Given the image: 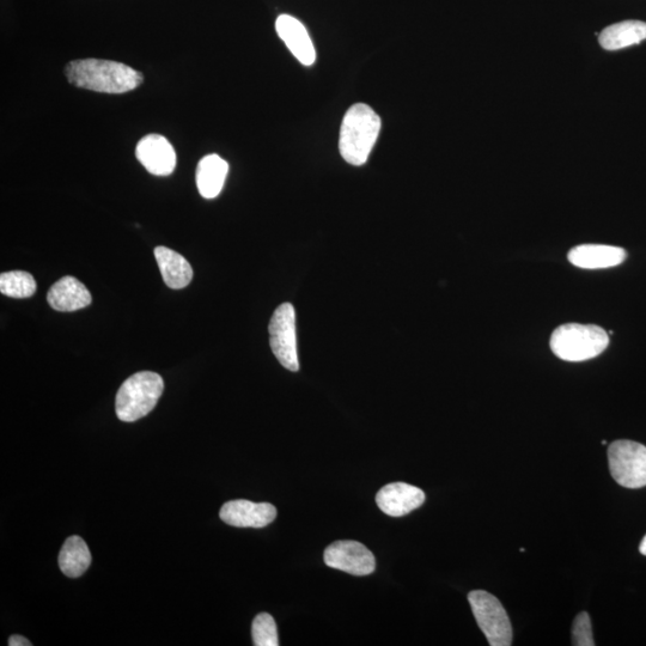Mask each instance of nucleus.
Segmentation results:
<instances>
[{"instance_id": "nucleus-1", "label": "nucleus", "mask_w": 646, "mask_h": 646, "mask_svg": "<svg viewBox=\"0 0 646 646\" xmlns=\"http://www.w3.org/2000/svg\"><path fill=\"white\" fill-rule=\"evenodd\" d=\"M65 76L77 88L103 94H125L143 83V75L132 67L111 60H75L65 67Z\"/></svg>"}, {"instance_id": "nucleus-2", "label": "nucleus", "mask_w": 646, "mask_h": 646, "mask_svg": "<svg viewBox=\"0 0 646 646\" xmlns=\"http://www.w3.org/2000/svg\"><path fill=\"white\" fill-rule=\"evenodd\" d=\"M381 118L373 108L357 103L345 114L340 127L339 150L352 166L367 163L381 132Z\"/></svg>"}, {"instance_id": "nucleus-3", "label": "nucleus", "mask_w": 646, "mask_h": 646, "mask_svg": "<svg viewBox=\"0 0 646 646\" xmlns=\"http://www.w3.org/2000/svg\"><path fill=\"white\" fill-rule=\"evenodd\" d=\"M609 345L608 333L595 325L566 323L552 333L551 349L566 362H584L600 356Z\"/></svg>"}, {"instance_id": "nucleus-4", "label": "nucleus", "mask_w": 646, "mask_h": 646, "mask_svg": "<svg viewBox=\"0 0 646 646\" xmlns=\"http://www.w3.org/2000/svg\"><path fill=\"white\" fill-rule=\"evenodd\" d=\"M164 382L160 375L142 371L127 379L120 387L115 411L121 422L132 423L148 416L160 400Z\"/></svg>"}, {"instance_id": "nucleus-5", "label": "nucleus", "mask_w": 646, "mask_h": 646, "mask_svg": "<svg viewBox=\"0 0 646 646\" xmlns=\"http://www.w3.org/2000/svg\"><path fill=\"white\" fill-rule=\"evenodd\" d=\"M468 601L487 642L491 646H510L513 643V626L497 597L484 590H474L468 594Z\"/></svg>"}, {"instance_id": "nucleus-6", "label": "nucleus", "mask_w": 646, "mask_h": 646, "mask_svg": "<svg viewBox=\"0 0 646 646\" xmlns=\"http://www.w3.org/2000/svg\"><path fill=\"white\" fill-rule=\"evenodd\" d=\"M609 471L621 486L641 489L646 486V447L641 443L615 441L608 449Z\"/></svg>"}, {"instance_id": "nucleus-7", "label": "nucleus", "mask_w": 646, "mask_h": 646, "mask_svg": "<svg viewBox=\"0 0 646 646\" xmlns=\"http://www.w3.org/2000/svg\"><path fill=\"white\" fill-rule=\"evenodd\" d=\"M273 355L280 364L290 371L300 370L296 338V313L290 303H283L273 313L268 326Z\"/></svg>"}, {"instance_id": "nucleus-8", "label": "nucleus", "mask_w": 646, "mask_h": 646, "mask_svg": "<svg viewBox=\"0 0 646 646\" xmlns=\"http://www.w3.org/2000/svg\"><path fill=\"white\" fill-rule=\"evenodd\" d=\"M325 563L329 568L347 572L353 576L373 574L376 568L374 554L357 541H337L325 551Z\"/></svg>"}, {"instance_id": "nucleus-9", "label": "nucleus", "mask_w": 646, "mask_h": 646, "mask_svg": "<svg viewBox=\"0 0 646 646\" xmlns=\"http://www.w3.org/2000/svg\"><path fill=\"white\" fill-rule=\"evenodd\" d=\"M219 517L229 526L237 528H264L276 520L277 509L270 503L237 499L225 503Z\"/></svg>"}, {"instance_id": "nucleus-10", "label": "nucleus", "mask_w": 646, "mask_h": 646, "mask_svg": "<svg viewBox=\"0 0 646 646\" xmlns=\"http://www.w3.org/2000/svg\"><path fill=\"white\" fill-rule=\"evenodd\" d=\"M136 156L142 166L152 175L168 176L176 167V152L166 137L149 134L137 145Z\"/></svg>"}, {"instance_id": "nucleus-11", "label": "nucleus", "mask_w": 646, "mask_h": 646, "mask_svg": "<svg viewBox=\"0 0 646 646\" xmlns=\"http://www.w3.org/2000/svg\"><path fill=\"white\" fill-rule=\"evenodd\" d=\"M425 502V493L416 486L393 483L382 487L377 493L376 503L388 516L401 517L410 514Z\"/></svg>"}, {"instance_id": "nucleus-12", "label": "nucleus", "mask_w": 646, "mask_h": 646, "mask_svg": "<svg viewBox=\"0 0 646 646\" xmlns=\"http://www.w3.org/2000/svg\"><path fill=\"white\" fill-rule=\"evenodd\" d=\"M276 29L279 38L288 46L290 52L306 66H312L316 60V52L312 39L304 24L290 15H280L277 18Z\"/></svg>"}, {"instance_id": "nucleus-13", "label": "nucleus", "mask_w": 646, "mask_h": 646, "mask_svg": "<svg viewBox=\"0 0 646 646\" xmlns=\"http://www.w3.org/2000/svg\"><path fill=\"white\" fill-rule=\"evenodd\" d=\"M93 297L85 285L75 277L66 276L53 284L47 302L57 312H76L90 306Z\"/></svg>"}, {"instance_id": "nucleus-14", "label": "nucleus", "mask_w": 646, "mask_h": 646, "mask_svg": "<svg viewBox=\"0 0 646 646\" xmlns=\"http://www.w3.org/2000/svg\"><path fill=\"white\" fill-rule=\"evenodd\" d=\"M625 249L607 245H581L572 248L568 259L572 265L583 270H602L623 264Z\"/></svg>"}, {"instance_id": "nucleus-15", "label": "nucleus", "mask_w": 646, "mask_h": 646, "mask_svg": "<svg viewBox=\"0 0 646 646\" xmlns=\"http://www.w3.org/2000/svg\"><path fill=\"white\" fill-rule=\"evenodd\" d=\"M229 172V164L218 155L201 158L195 180L201 197L215 199L222 192Z\"/></svg>"}, {"instance_id": "nucleus-16", "label": "nucleus", "mask_w": 646, "mask_h": 646, "mask_svg": "<svg viewBox=\"0 0 646 646\" xmlns=\"http://www.w3.org/2000/svg\"><path fill=\"white\" fill-rule=\"evenodd\" d=\"M155 258L160 267L164 283L170 289L180 290L190 285L193 278V270L181 254L176 253L173 249L167 247H157L155 249Z\"/></svg>"}, {"instance_id": "nucleus-17", "label": "nucleus", "mask_w": 646, "mask_h": 646, "mask_svg": "<svg viewBox=\"0 0 646 646\" xmlns=\"http://www.w3.org/2000/svg\"><path fill=\"white\" fill-rule=\"evenodd\" d=\"M646 40V23L642 21H624L612 24L602 30L599 41L606 51H619L641 44Z\"/></svg>"}, {"instance_id": "nucleus-18", "label": "nucleus", "mask_w": 646, "mask_h": 646, "mask_svg": "<svg viewBox=\"0 0 646 646\" xmlns=\"http://www.w3.org/2000/svg\"><path fill=\"white\" fill-rule=\"evenodd\" d=\"M91 553L85 541L79 536H70L59 554V568L67 577H81L89 569Z\"/></svg>"}, {"instance_id": "nucleus-19", "label": "nucleus", "mask_w": 646, "mask_h": 646, "mask_svg": "<svg viewBox=\"0 0 646 646\" xmlns=\"http://www.w3.org/2000/svg\"><path fill=\"white\" fill-rule=\"evenodd\" d=\"M36 282L32 274L12 271L0 276V292L12 298H29L35 294Z\"/></svg>"}, {"instance_id": "nucleus-20", "label": "nucleus", "mask_w": 646, "mask_h": 646, "mask_svg": "<svg viewBox=\"0 0 646 646\" xmlns=\"http://www.w3.org/2000/svg\"><path fill=\"white\" fill-rule=\"evenodd\" d=\"M253 643L255 646H278L276 621L268 613H260L253 621Z\"/></svg>"}, {"instance_id": "nucleus-21", "label": "nucleus", "mask_w": 646, "mask_h": 646, "mask_svg": "<svg viewBox=\"0 0 646 646\" xmlns=\"http://www.w3.org/2000/svg\"><path fill=\"white\" fill-rule=\"evenodd\" d=\"M572 643L576 646L595 645L588 613L582 612L577 615L574 627H572Z\"/></svg>"}, {"instance_id": "nucleus-22", "label": "nucleus", "mask_w": 646, "mask_h": 646, "mask_svg": "<svg viewBox=\"0 0 646 646\" xmlns=\"http://www.w3.org/2000/svg\"><path fill=\"white\" fill-rule=\"evenodd\" d=\"M8 644L10 646H32L33 645L28 641L27 638H24L18 635L11 636Z\"/></svg>"}, {"instance_id": "nucleus-23", "label": "nucleus", "mask_w": 646, "mask_h": 646, "mask_svg": "<svg viewBox=\"0 0 646 646\" xmlns=\"http://www.w3.org/2000/svg\"><path fill=\"white\" fill-rule=\"evenodd\" d=\"M639 551H641L643 556H646V535L643 541L641 542V546H639Z\"/></svg>"}]
</instances>
